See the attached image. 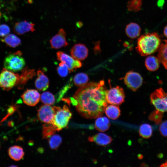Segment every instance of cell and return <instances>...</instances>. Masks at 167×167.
Returning <instances> with one entry per match:
<instances>
[{
  "label": "cell",
  "mask_w": 167,
  "mask_h": 167,
  "mask_svg": "<svg viewBox=\"0 0 167 167\" xmlns=\"http://www.w3.org/2000/svg\"><path fill=\"white\" fill-rule=\"evenodd\" d=\"M107 91L103 80L91 82L79 88L71 100L82 117L96 118L102 115L107 106Z\"/></svg>",
  "instance_id": "1"
},
{
  "label": "cell",
  "mask_w": 167,
  "mask_h": 167,
  "mask_svg": "<svg viewBox=\"0 0 167 167\" xmlns=\"http://www.w3.org/2000/svg\"><path fill=\"white\" fill-rule=\"evenodd\" d=\"M161 43L160 37L157 33H148L138 38L136 49L142 56L149 55L158 50Z\"/></svg>",
  "instance_id": "2"
},
{
  "label": "cell",
  "mask_w": 167,
  "mask_h": 167,
  "mask_svg": "<svg viewBox=\"0 0 167 167\" xmlns=\"http://www.w3.org/2000/svg\"><path fill=\"white\" fill-rule=\"evenodd\" d=\"M21 55L22 53L20 51L8 55L4 62L5 68L13 72L22 70L25 66V62Z\"/></svg>",
  "instance_id": "3"
},
{
  "label": "cell",
  "mask_w": 167,
  "mask_h": 167,
  "mask_svg": "<svg viewBox=\"0 0 167 167\" xmlns=\"http://www.w3.org/2000/svg\"><path fill=\"white\" fill-rule=\"evenodd\" d=\"M72 113L68 106L64 105L62 108L58 107L52 124L58 131L66 127L71 118Z\"/></svg>",
  "instance_id": "4"
},
{
  "label": "cell",
  "mask_w": 167,
  "mask_h": 167,
  "mask_svg": "<svg viewBox=\"0 0 167 167\" xmlns=\"http://www.w3.org/2000/svg\"><path fill=\"white\" fill-rule=\"evenodd\" d=\"M19 79V75L4 68L0 73V87L4 90H9L17 85Z\"/></svg>",
  "instance_id": "5"
},
{
  "label": "cell",
  "mask_w": 167,
  "mask_h": 167,
  "mask_svg": "<svg viewBox=\"0 0 167 167\" xmlns=\"http://www.w3.org/2000/svg\"><path fill=\"white\" fill-rule=\"evenodd\" d=\"M150 100L156 109L167 112V93L162 88L156 89L151 94Z\"/></svg>",
  "instance_id": "6"
},
{
  "label": "cell",
  "mask_w": 167,
  "mask_h": 167,
  "mask_svg": "<svg viewBox=\"0 0 167 167\" xmlns=\"http://www.w3.org/2000/svg\"><path fill=\"white\" fill-rule=\"evenodd\" d=\"M58 107L45 105L41 106L37 112L38 119L45 123L52 124Z\"/></svg>",
  "instance_id": "7"
},
{
  "label": "cell",
  "mask_w": 167,
  "mask_h": 167,
  "mask_svg": "<svg viewBox=\"0 0 167 167\" xmlns=\"http://www.w3.org/2000/svg\"><path fill=\"white\" fill-rule=\"evenodd\" d=\"M125 98L123 89L119 86H117L107 90L106 99L108 103L118 105L124 101Z\"/></svg>",
  "instance_id": "8"
},
{
  "label": "cell",
  "mask_w": 167,
  "mask_h": 167,
  "mask_svg": "<svg viewBox=\"0 0 167 167\" xmlns=\"http://www.w3.org/2000/svg\"><path fill=\"white\" fill-rule=\"evenodd\" d=\"M125 84L132 90L136 91L142 85L143 79L138 73L130 71L126 74L124 78Z\"/></svg>",
  "instance_id": "9"
},
{
  "label": "cell",
  "mask_w": 167,
  "mask_h": 167,
  "mask_svg": "<svg viewBox=\"0 0 167 167\" xmlns=\"http://www.w3.org/2000/svg\"><path fill=\"white\" fill-rule=\"evenodd\" d=\"M56 54L58 60L67 66L70 73L73 72L82 66V63L79 61L75 59L63 52L58 51Z\"/></svg>",
  "instance_id": "10"
},
{
  "label": "cell",
  "mask_w": 167,
  "mask_h": 167,
  "mask_svg": "<svg viewBox=\"0 0 167 167\" xmlns=\"http://www.w3.org/2000/svg\"><path fill=\"white\" fill-rule=\"evenodd\" d=\"M24 103L27 105L33 106L36 105L40 100L39 92L35 89H27L21 95Z\"/></svg>",
  "instance_id": "11"
},
{
  "label": "cell",
  "mask_w": 167,
  "mask_h": 167,
  "mask_svg": "<svg viewBox=\"0 0 167 167\" xmlns=\"http://www.w3.org/2000/svg\"><path fill=\"white\" fill-rule=\"evenodd\" d=\"M66 33L62 28L60 29L57 34L53 36L50 40L51 47L58 49L68 45L66 36Z\"/></svg>",
  "instance_id": "12"
},
{
  "label": "cell",
  "mask_w": 167,
  "mask_h": 167,
  "mask_svg": "<svg viewBox=\"0 0 167 167\" xmlns=\"http://www.w3.org/2000/svg\"><path fill=\"white\" fill-rule=\"evenodd\" d=\"M71 54V56L75 59L79 61L83 60L87 57L88 50L84 44H77L72 48Z\"/></svg>",
  "instance_id": "13"
},
{
  "label": "cell",
  "mask_w": 167,
  "mask_h": 167,
  "mask_svg": "<svg viewBox=\"0 0 167 167\" xmlns=\"http://www.w3.org/2000/svg\"><path fill=\"white\" fill-rule=\"evenodd\" d=\"M34 26V24L24 20L16 23L13 30L16 34L21 35L30 31H34L35 30Z\"/></svg>",
  "instance_id": "14"
},
{
  "label": "cell",
  "mask_w": 167,
  "mask_h": 167,
  "mask_svg": "<svg viewBox=\"0 0 167 167\" xmlns=\"http://www.w3.org/2000/svg\"><path fill=\"white\" fill-rule=\"evenodd\" d=\"M37 77L35 81V86L38 90L44 91L46 90L49 85V80L43 71L39 70L37 72Z\"/></svg>",
  "instance_id": "15"
},
{
  "label": "cell",
  "mask_w": 167,
  "mask_h": 167,
  "mask_svg": "<svg viewBox=\"0 0 167 167\" xmlns=\"http://www.w3.org/2000/svg\"><path fill=\"white\" fill-rule=\"evenodd\" d=\"M88 140L93 142L98 145L105 146L110 144L112 141L111 137L105 134L99 133L88 138Z\"/></svg>",
  "instance_id": "16"
},
{
  "label": "cell",
  "mask_w": 167,
  "mask_h": 167,
  "mask_svg": "<svg viewBox=\"0 0 167 167\" xmlns=\"http://www.w3.org/2000/svg\"><path fill=\"white\" fill-rule=\"evenodd\" d=\"M36 75L35 70L25 68L23 69L20 76L18 85L19 89L23 88L27 82Z\"/></svg>",
  "instance_id": "17"
},
{
  "label": "cell",
  "mask_w": 167,
  "mask_h": 167,
  "mask_svg": "<svg viewBox=\"0 0 167 167\" xmlns=\"http://www.w3.org/2000/svg\"><path fill=\"white\" fill-rule=\"evenodd\" d=\"M141 29L137 23H131L127 24L125 28V32L127 36L131 39L136 38L140 33Z\"/></svg>",
  "instance_id": "18"
},
{
  "label": "cell",
  "mask_w": 167,
  "mask_h": 167,
  "mask_svg": "<svg viewBox=\"0 0 167 167\" xmlns=\"http://www.w3.org/2000/svg\"><path fill=\"white\" fill-rule=\"evenodd\" d=\"M8 154L12 159L16 161L22 159L24 154L23 148L17 145L10 147L8 150Z\"/></svg>",
  "instance_id": "19"
},
{
  "label": "cell",
  "mask_w": 167,
  "mask_h": 167,
  "mask_svg": "<svg viewBox=\"0 0 167 167\" xmlns=\"http://www.w3.org/2000/svg\"><path fill=\"white\" fill-rule=\"evenodd\" d=\"M158 51L157 58L167 70V40H164V42L161 44Z\"/></svg>",
  "instance_id": "20"
},
{
  "label": "cell",
  "mask_w": 167,
  "mask_h": 167,
  "mask_svg": "<svg viewBox=\"0 0 167 167\" xmlns=\"http://www.w3.org/2000/svg\"><path fill=\"white\" fill-rule=\"evenodd\" d=\"M110 126L109 119L105 117H99L95 122V127L96 130L101 132L108 130Z\"/></svg>",
  "instance_id": "21"
},
{
  "label": "cell",
  "mask_w": 167,
  "mask_h": 167,
  "mask_svg": "<svg viewBox=\"0 0 167 167\" xmlns=\"http://www.w3.org/2000/svg\"><path fill=\"white\" fill-rule=\"evenodd\" d=\"M105 112L108 118L113 120L117 119L121 114L119 107L115 105L112 104L107 106L105 109Z\"/></svg>",
  "instance_id": "22"
},
{
  "label": "cell",
  "mask_w": 167,
  "mask_h": 167,
  "mask_svg": "<svg viewBox=\"0 0 167 167\" xmlns=\"http://www.w3.org/2000/svg\"><path fill=\"white\" fill-rule=\"evenodd\" d=\"M145 63L147 70L153 71H156L159 68L160 62L157 57L151 55L146 58Z\"/></svg>",
  "instance_id": "23"
},
{
  "label": "cell",
  "mask_w": 167,
  "mask_h": 167,
  "mask_svg": "<svg viewBox=\"0 0 167 167\" xmlns=\"http://www.w3.org/2000/svg\"><path fill=\"white\" fill-rule=\"evenodd\" d=\"M2 41L8 46L15 48L19 45L21 43V40L15 34H9L4 37Z\"/></svg>",
  "instance_id": "24"
},
{
  "label": "cell",
  "mask_w": 167,
  "mask_h": 167,
  "mask_svg": "<svg viewBox=\"0 0 167 167\" xmlns=\"http://www.w3.org/2000/svg\"><path fill=\"white\" fill-rule=\"evenodd\" d=\"M88 80V77L87 74L84 73H79L75 76L73 82L76 86L81 87L86 85Z\"/></svg>",
  "instance_id": "25"
},
{
  "label": "cell",
  "mask_w": 167,
  "mask_h": 167,
  "mask_svg": "<svg viewBox=\"0 0 167 167\" xmlns=\"http://www.w3.org/2000/svg\"><path fill=\"white\" fill-rule=\"evenodd\" d=\"M57 131L56 128L53 124L45 123L42 126L43 138L46 139L50 137Z\"/></svg>",
  "instance_id": "26"
},
{
  "label": "cell",
  "mask_w": 167,
  "mask_h": 167,
  "mask_svg": "<svg viewBox=\"0 0 167 167\" xmlns=\"http://www.w3.org/2000/svg\"><path fill=\"white\" fill-rule=\"evenodd\" d=\"M152 129L151 126L147 123L142 124L139 128V133L140 136L145 139H148L152 136Z\"/></svg>",
  "instance_id": "27"
},
{
  "label": "cell",
  "mask_w": 167,
  "mask_h": 167,
  "mask_svg": "<svg viewBox=\"0 0 167 167\" xmlns=\"http://www.w3.org/2000/svg\"><path fill=\"white\" fill-rule=\"evenodd\" d=\"M40 100L44 105H51L54 104L55 99L54 96L52 93L46 91L41 94Z\"/></svg>",
  "instance_id": "28"
},
{
  "label": "cell",
  "mask_w": 167,
  "mask_h": 167,
  "mask_svg": "<svg viewBox=\"0 0 167 167\" xmlns=\"http://www.w3.org/2000/svg\"><path fill=\"white\" fill-rule=\"evenodd\" d=\"M143 0H131L127 2V7L128 11L135 12L141 9Z\"/></svg>",
  "instance_id": "29"
},
{
  "label": "cell",
  "mask_w": 167,
  "mask_h": 167,
  "mask_svg": "<svg viewBox=\"0 0 167 167\" xmlns=\"http://www.w3.org/2000/svg\"><path fill=\"white\" fill-rule=\"evenodd\" d=\"M51 149H57L59 146L62 142L61 137L58 135H53L48 140Z\"/></svg>",
  "instance_id": "30"
},
{
  "label": "cell",
  "mask_w": 167,
  "mask_h": 167,
  "mask_svg": "<svg viewBox=\"0 0 167 167\" xmlns=\"http://www.w3.org/2000/svg\"><path fill=\"white\" fill-rule=\"evenodd\" d=\"M163 112L157 110H155L152 111L149 115V119L154 121L155 124L158 125L161 122L163 116Z\"/></svg>",
  "instance_id": "31"
},
{
  "label": "cell",
  "mask_w": 167,
  "mask_h": 167,
  "mask_svg": "<svg viewBox=\"0 0 167 167\" xmlns=\"http://www.w3.org/2000/svg\"><path fill=\"white\" fill-rule=\"evenodd\" d=\"M58 74L62 77H65L68 75L69 72L67 66L64 63L61 62L57 68Z\"/></svg>",
  "instance_id": "32"
},
{
  "label": "cell",
  "mask_w": 167,
  "mask_h": 167,
  "mask_svg": "<svg viewBox=\"0 0 167 167\" xmlns=\"http://www.w3.org/2000/svg\"><path fill=\"white\" fill-rule=\"evenodd\" d=\"M10 29L9 27L6 24L0 25V36L5 37L9 33Z\"/></svg>",
  "instance_id": "33"
},
{
  "label": "cell",
  "mask_w": 167,
  "mask_h": 167,
  "mask_svg": "<svg viewBox=\"0 0 167 167\" xmlns=\"http://www.w3.org/2000/svg\"><path fill=\"white\" fill-rule=\"evenodd\" d=\"M161 134L164 137H167V121L162 122L159 127Z\"/></svg>",
  "instance_id": "34"
},
{
  "label": "cell",
  "mask_w": 167,
  "mask_h": 167,
  "mask_svg": "<svg viewBox=\"0 0 167 167\" xmlns=\"http://www.w3.org/2000/svg\"><path fill=\"white\" fill-rule=\"evenodd\" d=\"M71 85L70 84H68L61 90L59 93V98L60 99L63 95L66 92L67 90L71 88Z\"/></svg>",
  "instance_id": "35"
},
{
  "label": "cell",
  "mask_w": 167,
  "mask_h": 167,
  "mask_svg": "<svg viewBox=\"0 0 167 167\" xmlns=\"http://www.w3.org/2000/svg\"><path fill=\"white\" fill-rule=\"evenodd\" d=\"M163 33L164 36L167 38V25L164 28Z\"/></svg>",
  "instance_id": "36"
},
{
  "label": "cell",
  "mask_w": 167,
  "mask_h": 167,
  "mask_svg": "<svg viewBox=\"0 0 167 167\" xmlns=\"http://www.w3.org/2000/svg\"><path fill=\"white\" fill-rule=\"evenodd\" d=\"M77 26L79 28L81 27L83 25V23L81 21L78 22L76 23Z\"/></svg>",
  "instance_id": "37"
},
{
  "label": "cell",
  "mask_w": 167,
  "mask_h": 167,
  "mask_svg": "<svg viewBox=\"0 0 167 167\" xmlns=\"http://www.w3.org/2000/svg\"><path fill=\"white\" fill-rule=\"evenodd\" d=\"M160 166L162 167H167V161L164 163L161 164Z\"/></svg>",
  "instance_id": "38"
},
{
  "label": "cell",
  "mask_w": 167,
  "mask_h": 167,
  "mask_svg": "<svg viewBox=\"0 0 167 167\" xmlns=\"http://www.w3.org/2000/svg\"><path fill=\"white\" fill-rule=\"evenodd\" d=\"M1 16V13L0 12V16Z\"/></svg>",
  "instance_id": "39"
},
{
  "label": "cell",
  "mask_w": 167,
  "mask_h": 167,
  "mask_svg": "<svg viewBox=\"0 0 167 167\" xmlns=\"http://www.w3.org/2000/svg\"></svg>",
  "instance_id": "40"
}]
</instances>
